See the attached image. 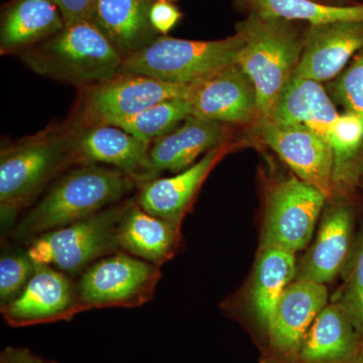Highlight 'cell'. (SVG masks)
Returning <instances> with one entry per match:
<instances>
[{
	"instance_id": "4316f807",
	"label": "cell",
	"mask_w": 363,
	"mask_h": 363,
	"mask_svg": "<svg viewBox=\"0 0 363 363\" xmlns=\"http://www.w3.org/2000/svg\"><path fill=\"white\" fill-rule=\"evenodd\" d=\"M191 116L192 107L187 99L180 98L152 105L113 125L152 145L157 138L175 130Z\"/></svg>"
},
{
	"instance_id": "d4e9b609",
	"label": "cell",
	"mask_w": 363,
	"mask_h": 363,
	"mask_svg": "<svg viewBox=\"0 0 363 363\" xmlns=\"http://www.w3.org/2000/svg\"><path fill=\"white\" fill-rule=\"evenodd\" d=\"M333 154L332 197L343 195L363 175V121L350 112L339 114L327 138Z\"/></svg>"
},
{
	"instance_id": "f546056e",
	"label": "cell",
	"mask_w": 363,
	"mask_h": 363,
	"mask_svg": "<svg viewBox=\"0 0 363 363\" xmlns=\"http://www.w3.org/2000/svg\"><path fill=\"white\" fill-rule=\"evenodd\" d=\"M343 308L352 323L357 324L363 329V240L357 253L350 286L346 291Z\"/></svg>"
},
{
	"instance_id": "4fadbf2b",
	"label": "cell",
	"mask_w": 363,
	"mask_h": 363,
	"mask_svg": "<svg viewBox=\"0 0 363 363\" xmlns=\"http://www.w3.org/2000/svg\"><path fill=\"white\" fill-rule=\"evenodd\" d=\"M326 286L295 279L286 289L267 327L269 350L281 362L296 363L315 318L327 306Z\"/></svg>"
},
{
	"instance_id": "2e32d148",
	"label": "cell",
	"mask_w": 363,
	"mask_h": 363,
	"mask_svg": "<svg viewBox=\"0 0 363 363\" xmlns=\"http://www.w3.org/2000/svg\"><path fill=\"white\" fill-rule=\"evenodd\" d=\"M226 152L225 143L210 150L199 161L174 177L147 182L138 187L135 202L150 214L182 224L202 184Z\"/></svg>"
},
{
	"instance_id": "d590c367",
	"label": "cell",
	"mask_w": 363,
	"mask_h": 363,
	"mask_svg": "<svg viewBox=\"0 0 363 363\" xmlns=\"http://www.w3.org/2000/svg\"><path fill=\"white\" fill-rule=\"evenodd\" d=\"M164 1H174V0H164Z\"/></svg>"
},
{
	"instance_id": "d6a6232c",
	"label": "cell",
	"mask_w": 363,
	"mask_h": 363,
	"mask_svg": "<svg viewBox=\"0 0 363 363\" xmlns=\"http://www.w3.org/2000/svg\"><path fill=\"white\" fill-rule=\"evenodd\" d=\"M0 363H60L56 360L45 359L25 347L4 348L0 353Z\"/></svg>"
},
{
	"instance_id": "f1b7e54d",
	"label": "cell",
	"mask_w": 363,
	"mask_h": 363,
	"mask_svg": "<svg viewBox=\"0 0 363 363\" xmlns=\"http://www.w3.org/2000/svg\"><path fill=\"white\" fill-rule=\"evenodd\" d=\"M35 264L26 252H6L0 259V307L9 304L25 289Z\"/></svg>"
},
{
	"instance_id": "cb8c5ba5",
	"label": "cell",
	"mask_w": 363,
	"mask_h": 363,
	"mask_svg": "<svg viewBox=\"0 0 363 363\" xmlns=\"http://www.w3.org/2000/svg\"><path fill=\"white\" fill-rule=\"evenodd\" d=\"M295 253L277 247H262L250 291L253 312L267 329L272 312L297 274Z\"/></svg>"
},
{
	"instance_id": "8992f818",
	"label": "cell",
	"mask_w": 363,
	"mask_h": 363,
	"mask_svg": "<svg viewBox=\"0 0 363 363\" xmlns=\"http://www.w3.org/2000/svg\"><path fill=\"white\" fill-rule=\"evenodd\" d=\"M135 199L126 198L82 220L35 236L28 243V257L35 264L56 267L68 274L84 272L97 260L121 252L119 222Z\"/></svg>"
},
{
	"instance_id": "9c48e42d",
	"label": "cell",
	"mask_w": 363,
	"mask_h": 363,
	"mask_svg": "<svg viewBox=\"0 0 363 363\" xmlns=\"http://www.w3.org/2000/svg\"><path fill=\"white\" fill-rule=\"evenodd\" d=\"M327 199L321 191L298 178L281 182L267 200L260 248H281L295 255L304 250Z\"/></svg>"
},
{
	"instance_id": "5b68a950",
	"label": "cell",
	"mask_w": 363,
	"mask_h": 363,
	"mask_svg": "<svg viewBox=\"0 0 363 363\" xmlns=\"http://www.w3.org/2000/svg\"><path fill=\"white\" fill-rule=\"evenodd\" d=\"M245 39L236 32L218 40H192L159 35L147 47L123 59L121 71L190 85L235 63Z\"/></svg>"
},
{
	"instance_id": "3957f363",
	"label": "cell",
	"mask_w": 363,
	"mask_h": 363,
	"mask_svg": "<svg viewBox=\"0 0 363 363\" xmlns=\"http://www.w3.org/2000/svg\"><path fill=\"white\" fill-rule=\"evenodd\" d=\"M20 56L38 75L80 88L113 77L123 62V57L91 20L66 23L61 32Z\"/></svg>"
},
{
	"instance_id": "4dcf8cb0",
	"label": "cell",
	"mask_w": 363,
	"mask_h": 363,
	"mask_svg": "<svg viewBox=\"0 0 363 363\" xmlns=\"http://www.w3.org/2000/svg\"><path fill=\"white\" fill-rule=\"evenodd\" d=\"M182 13L171 1L155 0L150 11V21L155 32L167 35L181 20Z\"/></svg>"
},
{
	"instance_id": "30bf717a",
	"label": "cell",
	"mask_w": 363,
	"mask_h": 363,
	"mask_svg": "<svg viewBox=\"0 0 363 363\" xmlns=\"http://www.w3.org/2000/svg\"><path fill=\"white\" fill-rule=\"evenodd\" d=\"M0 310L13 328L70 321L79 314L76 284L56 267L35 264L25 289Z\"/></svg>"
},
{
	"instance_id": "8fae6325",
	"label": "cell",
	"mask_w": 363,
	"mask_h": 363,
	"mask_svg": "<svg viewBox=\"0 0 363 363\" xmlns=\"http://www.w3.org/2000/svg\"><path fill=\"white\" fill-rule=\"evenodd\" d=\"M186 99L199 118L224 124L259 121L257 90L236 63L189 85Z\"/></svg>"
},
{
	"instance_id": "ac0fdd59",
	"label": "cell",
	"mask_w": 363,
	"mask_h": 363,
	"mask_svg": "<svg viewBox=\"0 0 363 363\" xmlns=\"http://www.w3.org/2000/svg\"><path fill=\"white\" fill-rule=\"evenodd\" d=\"M121 252L161 267L173 259L181 242V224L155 216L135 202L117 231Z\"/></svg>"
},
{
	"instance_id": "d6986e66",
	"label": "cell",
	"mask_w": 363,
	"mask_h": 363,
	"mask_svg": "<svg viewBox=\"0 0 363 363\" xmlns=\"http://www.w3.org/2000/svg\"><path fill=\"white\" fill-rule=\"evenodd\" d=\"M338 116L333 99L321 83L292 77L264 118L281 126L309 128L327 140Z\"/></svg>"
},
{
	"instance_id": "484cf974",
	"label": "cell",
	"mask_w": 363,
	"mask_h": 363,
	"mask_svg": "<svg viewBox=\"0 0 363 363\" xmlns=\"http://www.w3.org/2000/svg\"><path fill=\"white\" fill-rule=\"evenodd\" d=\"M255 11L266 18L305 21L310 25L335 21H362L363 4L329 6L314 0H248Z\"/></svg>"
},
{
	"instance_id": "ffe728a7",
	"label": "cell",
	"mask_w": 363,
	"mask_h": 363,
	"mask_svg": "<svg viewBox=\"0 0 363 363\" xmlns=\"http://www.w3.org/2000/svg\"><path fill=\"white\" fill-rule=\"evenodd\" d=\"M65 25L52 0H13L1 16V54L20 55L61 32Z\"/></svg>"
},
{
	"instance_id": "603a6c76",
	"label": "cell",
	"mask_w": 363,
	"mask_h": 363,
	"mask_svg": "<svg viewBox=\"0 0 363 363\" xmlns=\"http://www.w3.org/2000/svg\"><path fill=\"white\" fill-rule=\"evenodd\" d=\"M358 339L343 307L326 306L306 334L296 363H355Z\"/></svg>"
},
{
	"instance_id": "6da1fadb",
	"label": "cell",
	"mask_w": 363,
	"mask_h": 363,
	"mask_svg": "<svg viewBox=\"0 0 363 363\" xmlns=\"http://www.w3.org/2000/svg\"><path fill=\"white\" fill-rule=\"evenodd\" d=\"M138 183L119 169L80 164L55 182L47 194L11 230L16 240L35 236L82 220L125 199Z\"/></svg>"
},
{
	"instance_id": "9a60e30c",
	"label": "cell",
	"mask_w": 363,
	"mask_h": 363,
	"mask_svg": "<svg viewBox=\"0 0 363 363\" xmlns=\"http://www.w3.org/2000/svg\"><path fill=\"white\" fill-rule=\"evenodd\" d=\"M363 48L362 21L310 25L302 56L293 77L330 82Z\"/></svg>"
},
{
	"instance_id": "1f68e13d",
	"label": "cell",
	"mask_w": 363,
	"mask_h": 363,
	"mask_svg": "<svg viewBox=\"0 0 363 363\" xmlns=\"http://www.w3.org/2000/svg\"><path fill=\"white\" fill-rule=\"evenodd\" d=\"M59 7L66 23L90 20L95 0H52Z\"/></svg>"
},
{
	"instance_id": "e575fe53",
	"label": "cell",
	"mask_w": 363,
	"mask_h": 363,
	"mask_svg": "<svg viewBox=\"0 0 363 363\" xmlns=\"http://www.w3.org/2000/svg\"><path fill=\"white\" fill-rule=\"evenodd\" d=\"M314 1L320 2V4H323L322 1H328V0H314Z\"/></svg>"
},
{
	"instance_id": "836d02e7",
	"label": "cell",
	"mask_w": 363,
	"mask_h": 363,
	"mask_svg": "<svg viewBox=\"0 0 363 363\" xmlns=\"http://www.w3.org/2000/svg\"><path fill=\"white\" fill-rule=\"evenodd\" d=\"M355 363H363V354L358 357L357 362Z\"/></svg>"
},
{
	"instance_id": "7402d4cb",
	"label": "cell",
	"mask_w": 363,
	"mask_h": 363,
	"mask_svg": "<svg viewBox=\"0 0 363 363\" xmlns=\"http://www.w3.org/2000/svg\"><path fill=\"white\" fill-rule=\"evenodd\" d=\"M155 0H95L90 20L119 54L130 56L159 37L150 25Z\"/></svg>"
},
{
	"instance_id": "7c38bea8",
	"label": "cell",
	"mask_w": 363,
	"mask_h": 363,
	"mask_svg": "<svg viewBox=\"0 0 363 363\" xmlns=\"http://www.w3.org/2000/svg\"><path fill=\"white\" fill-rule=\"evenodd\" d=\"M264 143L290 167L300 180L332 198L333 154L328 140L302 126H281L267 118L255 123Z\"/></svg>"
},
{
	"instance_id": "7a4b0ae2",
	"label": "cell",
	"mask_w": 363,
	"mask_h": 363,
	"mask_svg": "<svg viewBox=\"0 0 363 363\" xmlns=\"http://www.w3.org/2000/svg\"><path fill=\"white\" fill-rule=\"evenodd\" d=\"M78 164L73 130L65 123L4 147L0 155V218L4 231L13 225L45 185Z\"/></svg>"
},
{
	"instance_id": "e0dca14e",
	"label": "cell",
	"mask_w": 363,
	"mask_h": 363,
	"mask_svg": "<svg viewBox=\"0 0 363 363\" xmlns=\"http://www.w3.org/2000/svg\"><path fill=\"white\" fill-rule=\"evenodd\" d=\"M226 138L225 124L191 116L150 145V161L157 175L164 171L179 173L201 155L225 145Z\"/></svg>"
},
{
	"instance_id": "5bb4252c",
	"label": "cell",
	"mask_w": 363,
	"mask_h": 363,
	"mask_svg": "<svg viewBox=\"0 0 363 363\" xmlns=\"http://www.w3.org/2000/svg\"><path fill=\"white\" fill-rule=\"evenodd\" d=\"M73 133L78 164H108L135 180L140 187L157 178L150 161V143L128 131L105 124L73 130Z\"/></svg>"
},
{
	"instance_id": "83f0119b",
	"label": "cell",
	"mask_w": 363,
	"mask_h": 363,
	"mask_svg": "<svg viewBox=\"0 0 363 363\" xmlns=\"http://www.w3.org/2000/svg\"><path fill=\"white\" fill-rule=\"evenodd\" d=\"M329 92L345 112L359 116L363 121V48L350 65L330 81Z\"/></svg>"
},
{
	"instance_id": "44dd1931",
	"label": "cell",
	"mask_w": 363,
	"mask_h": 363,
	"mask_svg": "<svg viewBox=\"0 0 363 363\" xmlns=\"http://www.w3.org/2000/svg\"><path fill=\"white\" fill-rule=\"evenodd\" d=\"M352 215L344 205L329 208L316 240L297 267L296 279L326 285L341 271L350 252Z\"/></svg>"
},
{
	"instance_id": "ba28073f",
	"label": "cell",
	"mask_w": 363,
	"mask_h": 363,
	"mask_svg": "<svg viewBox=\"0 0 363 363\" xmlns=\"http://www.w3.org/2000/svg\"><path fill=\"white\" fill-rule=\"evenodd\" d=\"M160 267L117 252L97 260L76 284L79 314L104 308H136L154 297Z\"/></svg>"
},
{
	"instance_id": "277c9868",
	"label": "cell",
	"mask_w": 363,
	"mask_h": 363,
	"mask_svg": "<svg viewBox=\"0 0 363 363\" xmlns=\"http://www.w3.org/2000/svg\"><path fill=\"white\" fill-rule=\"evenodd\" d=\"M245 44L235 63L250 78L257 94L259 119L271 113L293 77L305 45V33L292 21L252 13L236 26Z\"/></svg>"
},
{
	"instance_id": "52a82bcc",
	"label": "cell",
	"mask_w": 363,
	"mask_h": 363,
	"mask_svg": "<svg viewBox=\"0 0 363 363\" xmlns=\"http://www.w3.org/2000/svg\"><path fill=\"white\" fill-rule=\"evenodd\" d=\"M188 90L189 85L119 72L104 82L82 88L71 118L66 123L73 130L113 125L164 100L186 99Z\"/></svg>"
}]
</instances>
